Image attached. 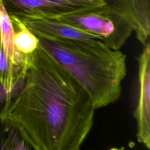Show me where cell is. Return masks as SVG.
Returning <instances> with one entry per match:
<instances>
[{
    "instance_id": "obj_4",
    "label": "cell",
    "mask_w": 150,
    "mask_h": 150,
    "mask_svg": "<svg viewBox=\"0 0 150 150\" xmlns=\"http://www.w3.org/2000/svg\"><path fill=\"white\" fill-rule=\"evenodd\" d=\"M9 16L57 18L103 5L104 0H1Z\"/></svg>"
},
{
    "instance_id": "obj_1",
    "label": "cell",
    "mask_w": 150,
    "mask_h": 150,
    "mask_svg": "<svg viewBox=\"0 0 150 150\" xmlns=\"http://www.w3.org/2000/svg\"><path fill=\"white\" fill-rule=\"evenodd\" d=\"M95 108L81 85L39 43L28 54L21 88L2 104L1 119L36 150H78Z\"/></svg>"
},
{
    "instance_id": "obj_6",
    "label": "cell",
    "mask_w": 150,
    "mask_h": 150,
    "mask_svg": "<svg viewBox=\"0 0 150 150\" xmlns=\"http://www.w3.org/2000/svg\"><path fill=\"white\" fill-rule=\"evenodd\" d=\"M18 19L37 37L101 40L96 35L79 29L55 18L27 17Z\"/></svg>"
},
{
    "instance_id": "obj_8",
    "label": "cell",
    "mask_w": 150,
    "mask_h": 150,
    "mask_svg": "<svg viewBox=\"0 0 150 150\" xmlns=\"http://www.w3.org/2000/svg\"><path fill=\"white\" fill-rule=\"evenodd\" d=\"M0 12L1 22L0 24V40L2 48L11 62L16 67L27 70L28 54L25 55L19 52L14 44V29L10 16L6 11L0 0Z\"/></svg>"
},
{
    "instance_id": "obj_2",
    "label": "cell",
    "mask_w": 150,
    "mask_h": 150,
    "mask_svg": "<svg viewBox=\"0 0 150 150\" xmlns=\"http://www.w3.org/2000/svg\"><path fill=\"white\" fill-rule=\"evenodd\" d=\"M39 45L81 85L95 109L120 98L127 75V56L101 40L38 37Z\"/></svg>"
},
{
    "instance_id": "obj_7",
    "label": "cell",
    "mask_w": 150,
    "mask_h": 150,
    "mask_svg": "<svg viewBox=\"0 0 150 150\" xmlns=\"http://www.w3.org/2000/svg\"><path fill=\"white\" fill-rule=\"evenodd\" d=\"M129 20L138 41L144 46L150 33V0H104Z\"/></svg>"
},
{
    "instance_id": "obj_11",
    "label": "cell",
    "mask_w": 150,
    "mask_h": 150,
    "mask_svg": "<svg viewBox=\"0 0 150 150\" xmlns=\"http://www.w3.org/2000/svg\"><path fill=\"white\" fill-rule=\"evenodd\" d=\"M14 94L8 93L0 84V118L2 115V107L4 102L11 98Z\"/></svg>"
},
{
    "instance_id": "obj_12",
    "label": "cell",
    "mask_w": 150,
    "mask_h": 150,
    "mask_svg": "<svg viewBox=\"0 0 150 150\" xmlns=\"http://www.w3.org/2000/svg\"><path fill=\"white\" fill-rule=\"evenodd\" d=\"M1 14L0 12V24H1Z\"/></svg>"
},
{
    "instance_id": "obj_9",
    "label": "cell",
    "mask_w": 150,
    "mask_h": 150,
    "mask_svg": "<svg viewBox=\"0 0 150 150\" xmlns=\"http://www.w3.org/2000/svg\"><path fill=\"white\" fill-rule=\"evenodd\" d=\"M26 70L16 67L6 56L0 40V84L9 93L15 94L22 87Z\"/></svg>"
},
{
    "instance_id": "obj_3",
    "label": "cell",
    "mask_w": 150,
    "mask_h": 150,
    "mask_svg": "<svg viewBox=\"0 0 150 150\" xmlns=\"http://www.w3.org/2000/svg\"><path fill=\"white\" fill-rule=\"evenodd\" d=\"M55 18L97 36L114 50H120L134 32L128 18L107 3Z\"/></svg>"
},
{
    "instance_id": "obj_5",
    "label": "cell",
    "mask_w": 150,
    "mask_h": 150,
    "mask_svg": "<svg viewBox=\"0 0 150 150\" xmlns=\"http://www.w3.org/2000/svg\"><path fill=\"white\" fill-rule=\"evenodd\" d=\"M138 96L134 111L138 142L150 148V45L148 42L137 57Z\"/></svg>"
},
{
    "instance_id": "obj_10",
    "label": "cell",
    "mask_w": 150,
    "mask_h": 150,
    "mask_svg": "<svg viewBox=\"0 0 150 150\" xmlns=\"http://www.w3.org/2000/svg\"><path fill=\"white\" fill-rule=\"evenodd\" d=\"M14 29V44L23 54L32 53L39 46V38L18 18L10 16Z\"/></svg>"
}]
</instances>
